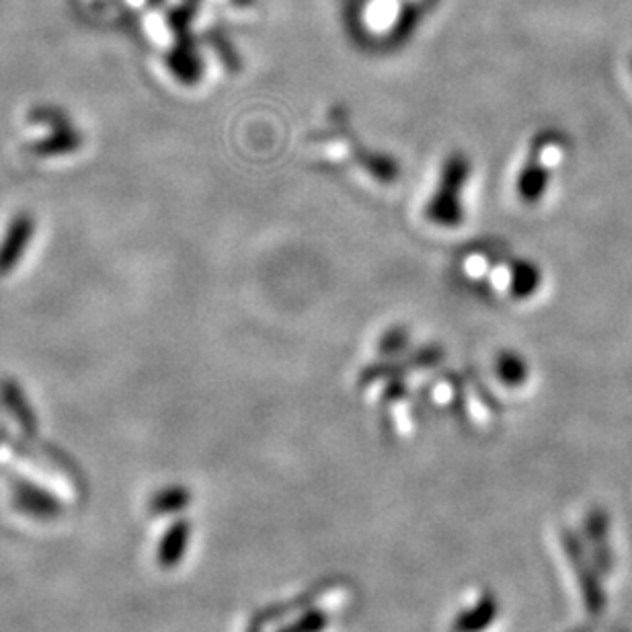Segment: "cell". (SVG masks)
<instances>
[{"instance_id": "cell-1", "label": "cell", "mask_w": 632, "mask_h": 632, "mask_svg": "<svg viewBox=\"0 0 632 632\" xmlns=\"http://www.w3.org/2000/svg\"><path fill=\"white\" fill-rule=\"evenodd\" d=\"M470 177V165L462 154H454L439 175L437 192L427 201V220L437 226H458L465 220L462 194Z\"/></svg>"}, {"instance_id": "cell-2", "label": "cell", "mask_w": 632, "mask_h": 632, "mask_svg": "<svg viewBox=\"0 0 632 632\" xmlns=\"http://www.w3.org/2000/svg\"><path fill=\"white\" fill-rule=\"evenodd\" d=\"M481 286L510 301H527L541 286V271L526 259L495 253L491 270Z\"/></svg>"}, {"instance_id": "cell-3", "label": "cell", "mask_w": 632, "mask_h": 632, "mask_svg": "<svg viewBox=\"0 0 632 632\" xmlns=\"http://www.w3.org/2000/svg\"><path fill=\"white\" fill-rule=\"evenodd\" d=\"M13 503L19 512L42 522L56 520L64 512V505L58 497L28 481H17L13 484Z\"/></svg>"}, {"instance_id": "cell-4", "label": "cell", "mask_w": 632, "mask_h": 632, "mask_svg": "<svg viewBox=\"0 0 632 632\" xmlns=\"http://www.w3.org/2000/svg\"><path fill=\"white\" fill-rule=\"evenodd\" d=\"M33 235V222L28 216L17 218L9 228L4 241L0 244V273H9L17 265V261L25 253Z\"/></svg>"}, {"instance_id": "cell-5", "label": "cell", "mask_w": 632, "mask_h": 632, "mask_svg": "<svg viewBox=\"0 0 632 632\" xmlns=\"http://www.w3.org/2000/svg\"><path fill=\"white\" fill-rule=\"evenodd\" d=\"M187 536H189V524H185V522H177V524L168 527V532L163 536L161 546H159V563H161V567L171 569V567H175L179 563L181 555L185 551Z\"/></svg>"}, {"instance_id": "cell-6", "label": "cell", "mask_w": 632, "mask_h": 632, "mask_svg": "<svg viewBox=\"0 0 632 632\" xmlns=\"http://www.w3.org/2000/svg\"><path fill=\"white\" fill-rule=\"evenodd\" d=\"M168 66L175 75L183 78V80H194L199 76V56H197L196 47L192 44H181L171 52L168 56Z\"/></svg>"}, {"instance_id": "cell-7", "label": "cell", "mask_w": 632, "mask_h": 632, "mask_svg": "<svg viewBox=\"0 0 632 632\" xmlns=\"http://www.w3.org/2000/svg\"><path fill=\"white\" fill-rule=\"evenodd\" d=\"M497 374L503 378V382L508 384H520L526 378V361L522 360L517 353L512 351H503L501 356H497Z\"/></svg>"}, {"instance_id": "cell-8", "label": "cell", "mask_w": 632, "mask_h": 632, "mask_svg": "<svg viewBox=\"0 0 632 632\" xmlns=\"http://www.w3.org/2000/svg\"><path fill=\"white\" fill-rule=\"evenodd\" d=\"M187 501H189V493L173 487V489H165V491L152 497L149 510L156 515H166V513H175L181 510Z\"/></svg>"}, {"instance_id": "cell-9", "label": "cell", "mask_w": 632, "mask_h": 632, "mask_svg": "<svg viewBox=\"0 0 632 632\" xmlns=\"http://www.w3.org/2000/svg\"><path fill=\"white\" fill-rule=\"evenodd\" d=\"M149 2H151V4H154V7H159V4H161V2H165V0H149Z\"/></svg>"}, {"instance_id": "cell-10", "label": "cell", "mask_w": 632, "mask_h": 632, "mask_svg": "<svg viewBox=\"0 0 632 632\" xmlns=\"http://www.w3.org/2000/svg\"><path fill=\"white\" fill-rule=\"evenodd\" d=\"M189 2H194V4H196L197 0H189Z\"/></svg>"}]
</instances>
